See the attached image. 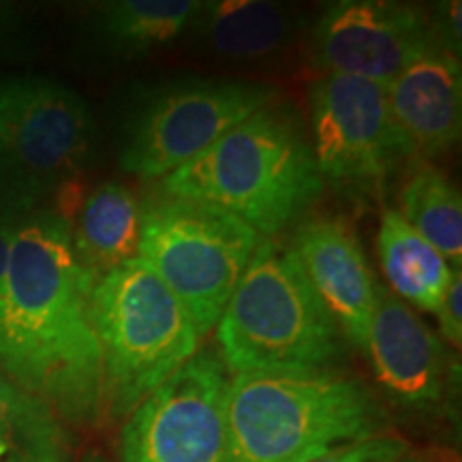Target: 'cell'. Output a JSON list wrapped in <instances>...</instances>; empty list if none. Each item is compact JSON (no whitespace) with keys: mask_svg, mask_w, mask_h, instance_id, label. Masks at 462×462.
Returning <instances> with one entry per match:
<instances>
[{"mask_svg":"<svg viewBox=\"0 0 462 462\" xmlns=\"http://www.w3.org/2000/svg\"><path fill=\"white\" fill-rule=\"evenodd\" d=\"M92 285L75 257L65 217L32 210L22 218L11 242L0 317V371L75 426L106 418Z\"/></svg>","mask_w":462,"mask_h":462,"instance_id":"1","label":"cell"},{"mask_svg":"<svg viewBox=\"0 0 462 462\" xmlns=\"http://www.w3.org/2000/svg\"><path fill=\"white\" fill-rule=\"evenodd\" d=\"M321 193L302 116L276 99L163 178V195L221 208L263 238L298 223Z\"/></svg>","mask_w":462,"mask_h":462,"instance_id":"2","label":"cell"},{"mask_svg":"<svg viewBox=\"0 0 462 462\" xmlns=\"http://www.w3.org/2000/svg\"><path fill=\"white\" fill-rule=\"evenodd\" d=\"M381 430L383 409L356 377L319 368L229 381L227 462H310Z\"/></svg>","mask_w":462,"mask_h":462,"instance_id":"3","label":"cell"},{"mask_svg":"<svg viewBox=\"0 0 462 462\" xmlns=\"http://www.w3.org/2000/svg\"><path fill=\"white\" fill-rule=\"evenodd\" d=\"M340 328L291 246L259 238L231 293L217 340L229 373L319 371L343 354Z\"/></svg>","mask_w":462,"mask_h":462,"instance_id":"4","label":"cell"},{"mask_svg":"<svg viewBox=\"0 0 462 462\" xmlns=\"http://www.w3.org/2000/svg\"><path fill=\"white\" fill-rule=\"evenodd\" d=\"M90 317L103 357L106 418H129L199 349L184 306L142 257L92 285Z\"/></svg>","mask_w":462,"mask_h":462,"instance_id":"5","label":"cell"},{"mask_svg":"<svg viewBox=\"0 0 462 462\" xmlns=\"http://www.w3.org/2000/svg\"><path fill=\"white\" fill-rule=\"evenodd\" d=\"M257 240L238 217L201 201L163 195L142 208L140 257L184 306L199 338L217 328Z\"/></svg>","mask_w":462,"mask_h":462,"instance_id":"6","label":"cell"},{"mask_svg":"<svg viewBox=\"0 0 462 462\" xmlns=\"http://www.w3.org/2000/svg\"><path fill=\"white\" fill-rule=\"evenodd\" d=\"M276 92L268 84L217 78H180L148 88L125 123L120 167L143 180L167 178L273 103Z\"/></svg>","mask_w":462,"mask_h":462,"instance_id":"7","label":"cell"},{"mask_svg":"<svg viewBox=\"0 0 462 462\" xmlns=\"http://www.w3.org/2000/svg\"><path fill=\"white\" fill-rule=\"evenodd\" d=\"M309 114L321 180L349 193H371L415 157L392 116L388 86L323 73L309 88Z\"/></svg>","mask_w":462,"mask_h":462,"instance_id":"8","label":"cell"},{"mask_svg":"<svg viewBox=\"0 0 462 462\" xmlns=\"http://www.w3.org/2000/svg\"><path fill=\"white\" fill-rule=\"evenodd\" d=\"M90 133V109L69 86L0 79V176L34 204L82 170Z\"/></svg>","mask_w":462,"mask_h":462,"instance_id":"9","label":"cell"},{"mask_svg":"<svg viewBox=\"0 0 462 462\" xmlns=\"http://www.w3.org/2000/svg\"><path fill=\"white\" fill-rule=\"evenodd\" d=\"M231 373L212 349H198L120 432L123 462H227Z\"/></svg>","mask_w":462,"mask_h":462,"instance_id":"10","label":"cell"},{"mask_svg":"<svg viewBox=\"0 0 462 462\" xmlns=\"http://www.w3.org/2000/svg\"><path fill=\"white\" fill-rule=\"evenodd\" d=\"M430 17L394 0H340L310 31V60L323 73L388 86L430 43Z\"/></svg>","mask_w":462,"mask_h":462,"instance_id":"11","label":"cell"},{"mask_svg":"<svg viewBox=\"0 0 462 462\" xmlns=\"http://www.w3.org/2000/svg\"><path fill=\"white\" fill-rule=\"evenodd\" d=\"M364 354L379 385L411 411H432L448 388V354L435 332L396 298L377 285V302Z\"/></svg>","mask_w":462,"mask_h":462,"instance_id":"12","label":"cell"},{"mask_svg":"<svg viewBox=\"0 0 462 462\" xmlns=\"http://www.w3.org/2000/svg\"><path fill=\"white\" fill-rule=\"evenodd\" d=\"M291 251L340 332L366 349L379 282L356 229L340 217L309 218L293 236Z\"/></svg>","mask_w":462,"mask_h":462,"instance_id":"13","label":"cell"},{"mask_svg":"<svg viewBox=\"0 0 462 462\" xmlns=\"http://www.w3.org/2000/svg\"><path fill=\"white\" fill-rule=\"evenodd\" d=\"M388 101L415 157L437 159L460 140V58L432 37L430 43L388 84Z\"/></svg>","mask_w":462,"mask_h":462,"instance_id":"14","label":"cell"},{"mask_svg":"<svg viewBox=\"0 0 462 462\" xmlns=\"http://www.w3.org/2000/svg\"><path fill=\"white\" fill-rule=\"evenodd\" d=\"M296 32L287 7L265 0H210L190 34L210 54L231 62H259L279 56Z\"/></svg>","mask_w":462,"mask_h":462,"instance_id":"15","label":"cell"},{"mask_svg":"<svg viewBox=\"0 0 462 462\" xmlns=\"http://www.w3.org/2000/svg\"><path fill=\"white\" fill-rule=\"evenodd\" d=\"M140 238L142 204L120 182L92 190L71 227L75 257L92 282L140 257Z\"/></svg>","mask_w":462,"mask_h":462,"instance_id":"16","label":"cell"},{"mask_svg":"<svg viewBox=\"0 0 462 462\" xmlns=\"http://www.w3.org/2000/svg\"><path fill=\"white\" fill-rule=\"evenodd\" d=\"M199 0H112L95 9L92 31L114 60H142L190 34Z\"/></svg>","mask_w":462,"mask_h":462,"instance_id":"17","label":"cell"},{"mask_svg":"<svg viewBox=\"0 0 462 462\" xmlns=\"http://www.w3.org/2000/svg\"><path fill=\"white\" fill-rule=\"evenodd\" d=\"M377 253L392 293L418 310L437 313L454 268L394 208L381 212Z\"/></svg>","mask_w":462,"mask_h":462,"instance_id":"18","label":"cell"},{"mask_svg":"<svg viewBox=\"0 0 462 462\" xmlns=\"http://www.w3.org/2000/svg\"><path fill=\"white\" fill-rule=\"evenodd\" d=\"M398 212L454 270H460L462 201L446 171L430 163L415 165L402 184Z\"/></svg>","mask_w":462,"mask_h":462,"instance_id":"19","label":"cell"},{"mask_svg":"<svg viewBox=\"0 0 462 462\" xmlns=\"http://www.w3.org/2000/svg\"><path fill=\"white\" fill-rule=\"evenodd\" d=\"M0 443L26 449L69 452L62 420L42 398L11 381L0 371Z\"/></svg>","mask_w":462,"mask_h":462,"instance_id":"20","label":"cell"},{"mask_svg":"<svg viewBox=\"0 0 462 462\" xmlns=\"http://www.w3.org/2000/svg\"><path fill=\"white\" fill-rule=\"evenodd\" d=\"M404 458H407L404 441L390 435H377L332 449L310 462H404Z\"/></svg>","mask_w":462,"mask_h":462,"instance_id":"21","label":"cell"},{"mask_svg":"<svg viewBox=\"0 0 462 462\" xmlns=\"http://www.w3.org/2000/svg\"><path fill=\"white\" fill-rule=\"evenodd\" d=\"M439 317V330H441L443 338L449 345L460 349L462 343V273L454 270L452 281L443 293L441 304H439L437 313Z\"/></svg>","mask_w":462,"mask_h":462,"instance_id":"22","label":"cell"},{"mask_svg":"<svg viewBox=\"0 0 462 462\" xmlns=\"http://www.w3.org/2000/svg\"><path fill=\"white\" fill-rule=\"evenodd\" d=\"M432 37L439 45L460 58V3H439L435 9V20H430Z\"/></svg>","mask_w":462,"mask_h":462,"instance_id":"23","label":"cell"},{"mask_svg":"<svg viewBox=\"0 0 462 462\" xmlns=\"http://www.w3.org/2000/svg\"><path fill=\"white\" fill-rule=\"evenodd\" d=\"M32 210H37V204L32 199H28L24 193H20L14 184H9L0 176V221H7V218H24L31 215Z\"/></svg>","mask_w":462,"mask_h":462,"instance_id":"24","label":"cell"},{"mask_svg":"<svg viewBox=\"0 0 462 462\" xmlns=\"http://www.w3.org/2000/svg\"><path fill=\"white\" fill-rule=\"evenodd\" d=\"M0 462H69L62 449H26L0 443Z\"/></svg>","mask_w":462,"mask_h":462,"instance_id":"25","label":"cell"},{"mask_svg":"<svg viewBox=\"0 0 462 462\" xmlns=\"http://www.w3.org/2000/svg\"><path fill=\"white\" fill-rule=\"evenodd\" d=\"M22 218H7L0 221V317H3L5 300H7V270H9V255L11 242H14L15 229Z\"/></svg>","mask_w":462,"mask_h":462,"instance_id":"26","label":"cell"},{"mask_svg":"<svg viewBox=\"0 0 462 462\" xmlns=\"http://www.w3.org/2000/svg\"><path fill=\"white\" fill-rule=\"evenodd\" d=\"M82 462H107V460L103 458V456H101L99 452H92V454L86 456V458H84Z\"/></svg>","mask_w":462,"mask_h":462,"instance_id":"27","label":"cell"},{"mask_svg":"<svg viewBox=\"0 0 462 462\" xmlns=\"http://www.w3.org/2000/svg\"><path fill=\"white\" fill-rule=\"evenodd\" d=\"M9 17V9L5 7V5H0V26L5 24V20H7Z\"/></svg>","mask_w":462,"mask_h":462,"instance_id":"28","label":"cell"}]
</instances>
